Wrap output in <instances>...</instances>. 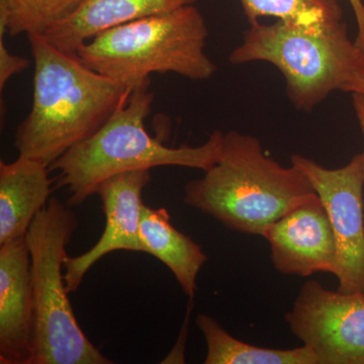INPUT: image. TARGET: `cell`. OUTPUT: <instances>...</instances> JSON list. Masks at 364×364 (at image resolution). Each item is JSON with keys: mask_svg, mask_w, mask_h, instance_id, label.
<instances>
[{"mask_svg": "<svg viewBox=\"0 0 364 364\" xmlns=\"http://www.w3.org/2000/svg\"><path fill=\"white\" fill-rule=\"evenodd\" d=\"M28 39L35 61L33 107L16 130L14 146L21 156L50 167L97 133L133 90L92 70L46 36Z\"/></svg>", "mask_w": 364, "mask_h": 364, "instance_id": "1", "label": "cell"}, {"mask_svg": "<svg viewBox=\"0 0 364 364\" xmlns=\"http://www.w3.org/2000/svg\"><path fill=\"white\" fill-rule=\"evenodd\" d=\"M315 193L298 166H282L257 138L230 131L223 136L215 164L184 186L183 200L228 229L262 237L287 210Z\"/></svg>", "mask_w": 364, "mask_h": 364, "instance_id": "2", "label": "cell"}, {"mask_svg": "<svg viewBox=\"0 0 364 364\" xmlns=\"http://www.w3.org/2000/svg\"><path fill=\"white\" fill-rule=\"evenodd\" d=\"M150 83L132 90L104 126L83 142L62 155L50 171L58 172L56 188L70 193L67 205L79 207L109 177L133 170L160 166L210 169L219 156L224 133L214 131L207 142L196 147H168L145 128L154 95Z\"/></svg>", "mask_w": 364, "mask_h": 364, "instance_id": "3", "label": "cell"}, {"mask_svg": "<svg viewBox=\"0 0 364 364\" xmlns=\"http://www.w3.org/2000/svg\"><path fill=\"white\" fill-rule=\"evenodd\" d=\"M208 26L193 6L116 26L76 51L86 66L134 90L150 83L153 73H176L193 80L214 75L205 53Z\"/></svg>", "mask_w": 364, "mask_h": 364, "instance_id": "4", "label": "cell"}, {"mask_svg": "<svg viewBox=\"0 0 364 364\" xmlns=\"http://www.w3.org/2000/svg\"><path fill=\"white\" fill-rule=\"evenodd\" d=\"M77 227L71 208L53 198L26 234L35 303L32 364L114 363L86 337L69 299L62 269Z\"/></svg>", "mask_w": 364, "mask_h": 364, "instance_id": "5", "label": "cell"}, {"mask_svg": "<svg viewBox=\"0 0 364 364\" xmlns=\"http://www.w3.org/2000/svg\"><path fill=\"white\" fill-rule=\"evenodd\" d=\"M356 48L345 23L314 33L284 21L272 25L259 21L250 25L229 61L234 65L255 61L272 64L286 79L294 107L309 112L333 91L341 90Z\"/></svg>", "mask_w": 364, "mask_h": 364, "instance_id": "6", "label": "cell"}, {"mask_svg": "<svg viewBox=\"0 0 364 364\" xmlns=\"http://www.w3.org/2000/svg\"><path fill=\"white\" fill-rule=\"evenodd\" d=\"M318 364H364V294H343L308 280L284 316Z\"/></svg>", "mask_w": 364, "mask_h": 364, "instance_id": "7", "label": "cell"}, {"mask_svg": "<svg viewBox=\"0 0 364 364\" xmlns=\"http://www.w3.org/2000/svg\"><path fill=\"white\" fill-rule=\"evenodd\" d=\"M291 164L310 179L329 215L337 246V291L364 294V162L355 155L344 166L328 169L294 154Z\"/></svg>", "mask_w": 364, "mask_h": 364, "instance_id": "8", "label": "cell"}, {"mask_svg": "<svg viewBox=\"0 0 364 364\" xmlns=\"http://www.w3.org/2000/svg\"><path fill=\"white\" fill-rule=\"evenodd\" d=\"M273 267L282 274L308 277L337 269L331 222L317 193L287 210L263 234Z\"/></svg>", "mask_w": 364, "mask_h": 364, "instance_id": "9", "label": "cell"}, {"mask_svg": "<svg viewBox=\"0 0 364 364\" xmlns=\"http://www.w3.org/2000/svg\"><path fill=\"white\" fill-rule=\"evenodd\" d=\"M151 181L150 170L124 172L109 177L98 186L105 217L104 233L97 243L76 257L64 261L68 293L77 291L86 273L98 260L114 251L143 252L140 240L143 191Z\"/></svg>", "mask_w": 364, "mask_h": 364, "instance_id": "10", "label": "cell"}, {"mask_svg": "<svg viewBox=\"0 0 364 364\" xmlns=\"http://www.w3.org/2000/svg\"><path fill=\"white\" fill-rule=\"evenodd\" d=\"M26 237L0 245V363L32 364L35 303Z\"/></svg>", "mask_w": 364, "mask_h": 364, "instance_id": "11", "label": "cell"}, {"mask_svg": "<svg viewBox=\"0 0 364 364\" xmlns=\"http://www.w3.org/2000/svg\"><path fill=\"white\" fill-rule=\"evenodd\" d=\"M49 172L44 163L21 155L0 162V245L26 237L48 205L53 191Z\"/></svg>", "mask_w": 364, "mask_h": 364, "instance_id": "12", "label": "cell"}, {"mask_svg": "<svg viewBox=\"0 0 364 364\" xmlns=\"http://www.w3.org/2000/svg\"><path fill=\"white\" fill-rule=\"evenodd\" d=\"M198 0H82L70 16L52 28L48 40L62 51L76 53L95 36L124 25L168 13Z\"/></svg>", "mask_w": 364, "mask_h": 364, "instance_id": "13", "label": "cell"}, {"mask_svg": "<svg viewBox=\"0 0 364 364\" xmlns=\"http://www.w3.org/2000/svg\"><path fill=\"white\" fill-rule=\"evenodd\" d=\"M140 240L143 252L161 261L173 273L184 294L195 298L196 279L208 256L191 237L172 226L166 208L144 205Z\"/></svg>", "mask_w": 364, "mask_h": 364, "instance_id": "14", "label": "cell"}, {"mask_svg": "<svg viewBox=\"0 0 364 364\" xmlns=\"http://www.w3.org/2000/svg\"><path fill=\"white\" fill-rule=\"evenodd\" d=\"M196 324L207 344L205 364H318L306 345L293 349L256 346L235 338L210 316L200 314Z\"/></svg>", "mask_w": 364, "mask_h": 364, "instance_id": "15", "label": "cell"}, {"mask_svg": "<svg viewBox=\"0 0 364 364\" xmlns=\"http://www.w3.org/2000/svg\"><path fill=\"white\" fill-rule=\"evenodd\" d=\"M250 25L261 18L294 23L314 33H323L343 23L338 0H240Z\"/></svg>", "mask_w": 364, "mask_h": 364, "instance_id": "16", "label": "cell"}, {"mask_svg": "<svg viewBox=\"0 0 364 364\" xmlns=\"http://www.w3.org/2000/svg\"><path fill=\"white\" fill-rule=\"evenodd\" d=\"M82 0H0V36L47 35Z\"/></svg>", "mask_w": 364, "mask_h": 364, "instance_id": "17", "label": "cell"}, {"mask_svg": "<svg viewBox=\"0 0 364 364\" xmlns=\"http://www.w3.org/2000/svg\"><path fill=\"white\" fill-rule=\"evenodd\" d=\"M28 65V60L16 56L7 49L4 36H0V90L4 91L7 81L13 76L25 70Z\"/></svg>", "mask_w": 364, "mask_h": 364, "instance_id": "18", "label": "cell"}, {"mask_svg": "<svg viewBox=\"0 0 364 364\" xmlns=\"http://www.w3.org/2000/svg\"><path fill=\"white\" fill-rule=\"evenodd\" d=\"M341 90L364 97V51L358 47L352 57Z\"/></svg>", "mask_w": 364, "mask_h": 364, "instance_id": "19", "label": "cell"}, {"mask_svg": "<svg viewBox=\"0 0 364 364\" xmlns=\"http://www.w3.org/2000/svg\"><path fill=\"white\" fill-rule=\"evenodd\" d=\"M349 4L358 25V37H356L355 44L359 49L364 51V4L363 0H349Z\"/></svg>", "mask_w": 364, "mask_h": 364, "instance_id": "20", "label": "cell"}, {"mask_svg": "<svg viewBox=\"0 0 364 364\" xmlns=\"http://www.w3.org/2000/svg\"><path fill=\"white\" fill-rule=\"evenodd\" d=\"M352 97H353L354 111H355L361 134H363V152L361 154H363L364 162V97L359 95H352Z\"/></svg>", "mask_w": 364, "mask_h": 364, "instance_id": "21", "label": "cell"}]
</instances>
